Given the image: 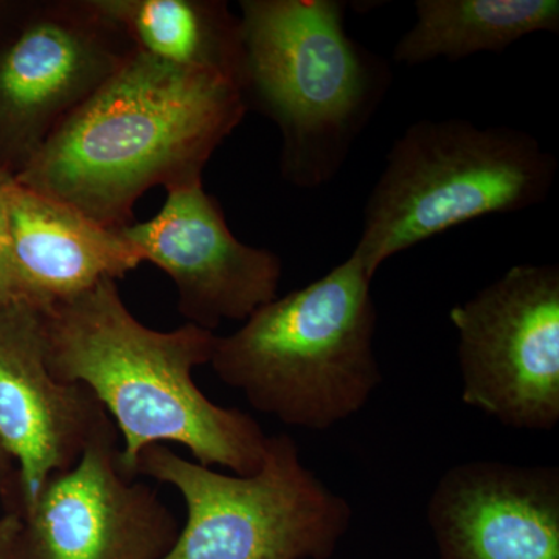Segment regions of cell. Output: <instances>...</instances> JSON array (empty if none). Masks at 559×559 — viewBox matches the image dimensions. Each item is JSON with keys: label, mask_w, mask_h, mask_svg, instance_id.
<instances>
[{"label": "cell", "mask_w": 559, "mask_h": 559, "mask_svg": "<svg viewBox=\"0 0 559 559\" xmlns=\"http://www.w3.org/2000/svg\"><path fill=\"white\" fill-rule=\"evenodd\" d=\"M370 277L352 252L322 278L275 297L229 336L210 367L253 409L323 432L358 414L382 384Z\"/></svg>", "instance_id": "277c9868"}, {"label": "cell", "mask_w": 559, "mask_h": 559, "mask_svg": "<svg viewBox=\"0 0 559 559\" xmlns=\"http://www.w3.org/2000/svg\"><path fill=\"white\" fill-rule=\"evenodd\" d=\"M414 25L395 44L396 64L502 53L535 33L559 32L558 0H417Z\"/></svg>", "instance_id": "9a60e30c"}, {"label": "cell", "mask_w": 559, "mask_h": 559, "mask_svg": "<svg viewBox=\"0 0 559 559\" xmlns=\"http://www.w3.org/2000/svg\"><path fill=\"white\" fill-rule=\"evenodd\" d=\"M132 51L90 0L31 2L0 43V167L17 175Z\"/></svg>", "instance_id": "ba28073f"}, {"label": "cell", "mask_w": 559, "mask_h": 559, "mask_svg": "<svg viewBox=\"0 0 559 559\" xmlns=\"http://www.w3.org/2000/svg\"><path fill=\"white\" fill-rule=\"evenodd\" d=\"M241 92L277 124L283 178L319 189L392 86L389 62L349 38L341 0H241Z\"/></svg>", "instance_id": "3957f363"}, {"label": "cell", "mask_w": 559, "mask_h": 559, "mask_svg": "<svg viewBox=\"0 0 559 559\" xmlns=\"http://www.w3.org/2000/svg\"><path fill=\"white\" fill-rule=\"evenodd\" d=\"M246 110L240 86L227 76L134 50L14 179L120 230L151 187L202 182Z\"/></svg>", "instance_id": "6da1fadb"}, {"label": "cell", "mask_w": 559, "mask_h": 559, "mask_svg": "<svg viewBox=\"0 0 559 559\" xmlns=\"http://www.w3.org/2000/svg\"><path fill=\"white\" fill-rule=\"evenodd\" d=\"M167 193L156 216L121 234L143 263L156 264L171 278L187 323L215 333L226 320L245 322L278 296L283 264L277 253L237 240L202 182Z\"/></svg>", "instance_id": "30bf717a"}, {"label": "cell", "mask_w": 559, "mask_h": 559, "mask_svg": "<svg viewBox=\"0 0 559 559\" xmlns=\"http://www.w3.org/2000/svg\"><path fill=\"white\" fill-rule=\"evenodd\" d=\"M558 160L535 135L466 119L418 120L390 146L353 253L371 278L403 250L489 215L543 204Z\"/></svg>", "instance_id": "5b68a950"}, {"label": "cell", "mask_w": 559, "mask_h": 559, "mask_svg": "<svg viewBox=\"0 0 559 559\" xmlns=\"http://www.w3.org/2000/svg\"><path fill=\"white\" fill-rule=\"evenodd\" d=\"M134 50L180 69L219 73L240 86V16L221 0H90Z\"/></svg>", "instance_id": "5bb4252c"}, {"label": "cell", "mask_w": 559, "mask_h": 559, "mask_svg": "<svg viewBox=\"0 0 559 559\" xmlns=\"http://www.w3.org/2000/svg\"><path fill=\"white\" fill-rule=\"evenodd\" d=\"M7 229L14 293L38 308L70 299L143 263L120 230L11 179Z\"/></svg>", "instance_id": "4fadbf2b"}, {"label": "cell", "mask_w": 559, "mask_h": 559, "mask_svg": "<svg viewBox=\"0 0 559 559\" xmlns=\"http://www.w3.org/2000/svg\"><path fill=\"white\" fill-rule=\"evenodd\" d=\"M426 518L439 559H559V469L460 463L437 481Z\"/></svg>", "instance_id": "7c38bea8"}, {"label": "cell", "mask_w": 559, "mask_h": 559, "mask_svg": "<svg viewBox=\"0 0 559 559\" xmlns=\"http://www.w3.org/2000/svg\"><path fill=\"white\" fill-rule=\"evenodd\" d=\"M134 476L170 485L186 503V521L164 559H330L353 520L344 496L301 463L288 433L267 437L263 463L249 476L224 474L146 448Z\"/></svg>", "instance_id": "8992f818"}, {"label": "cell", "mask_w": 559, "mask_h": 559, "mask_svg": "<svg viewBox=\"0 0 559 559\" xmlns=\"http://www.w3.org/2000/svg\"><path fill=\"white\" fill-rule=\"evenodd\" d=\"M134 479L121 469L119 432L109 426L22 506L0 559H164L180 524Z\"/></svg>", "instance_id": "9c48e42d"}, {"label": "cell", "mask_w": 559, "mask_h": 559, "mask_svg": "<svg viewBox=\"0 0 559 559\" xmlns=\"http://www.w3.org/2000/svg\"><path fill=\"white\" fill-rule=\"evenodd\" d=\"M14 176L0 167V300L16 296L11 270L9 229H7L5 190Z\"/></svg>", "instance_id": "2e32d148"}, {"label": "cell", "mask_w": 559, "mask_h": 559, "mask_svg": "<svg viewBox=\"0 0 559 559\" xmlns=\"http://www.w3.org/2000/svg\"><path fill=\"white\" fill-rule=\"evenodd\" d=\"M112 425L91 390L51 374L40 308L0 300V444L16 465L21 507Z\"/></svg>", "instance_id": "8fae6325"}, {"label": "cell", "mask_w": 559, "mask_h": 559, "mask_svg": "<svg viewBox=\"0 0 559 559\" xmlns=\"http://www.w3.org/2000/svg\"><path fill=\"white\" fill-rule=\"evenodd\" d=\"M17 524L16 514H9V516L0 518V555L5 549L7 543H9L11 533Z\"/></svg>", "instance_id": "d6986e66"}, {"label": "cell", "mask_w": 559, "mask_h": 559, "mask_svg": "<svg viewBox=\"0 0 559 559\" xmlns=\"http://www.w3.org/2000/svg\"><path fill=\"white\" fill-rule=\"evenodd\" d=\"M47 364L58 381L84 385L120 437V466L134 476L146 448L180 444L201 465L249 476L263 463L259 421L213 403L194 381L210 364L216 334L193 323L171 331L143 325L114 280L40 308Z\"/></svg>", "instance_id": "7a4b0ae2"}, {"label": "cell", "mask_w": 559, "mask_h": 559, "mask_svg": "<svg viewBox=\"0 0 559 559\" xmlns=\"http://www.w3.org/2000/svg\"><path fill=\"white\" fill-rule=\"evenodd\" d=\"M11 484L17 485V471L9 452L0 444V496L5 495Z\"/></svg>", "instance_id": "ac0fdd59"}, {"label": "cell", "mask_w": 559, "mask_h": 559, "mask_svg": "<svg viewBox=\"0 0 559 559\" xmlns=\"http://www.w3.org/2000/svg\"><path fill=\"white\" fill-rule=\"evenodd\" d=\"M462 401L500 425L559 423V266L518 264L451 308Z\"/></svg>", "instance_id": "52a82bcc"}, {"label": "cell", "mask_w": 559, "mask_h": 559, "mask_svg": "<svg viewBox=\"0 0 559 559\" xmlns=\"http://www.w3.org/2000/svg\"><path fill=\"white\" fill-rule=\"evenodd\" d=\"M31 2L20 0H0V43L13 31L14 25L24 16Z\"/></svg>", "instance_id": "e0dca14e"}]
</instances>
